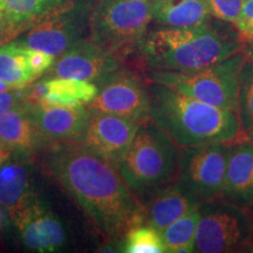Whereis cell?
I'll list each match as a JSON object with an SVG mask.
<instances>
[{
  "label": "cell",
  "mask_w": 253,
  "mask_h": 253,
  "mask_svg": "<svg viewBox=\"0 0 253 253\" xmlns=\"http://www.w3.org/2000/svg\"><path fill=\"white\" fill-rule=\"evenodd\" d=\"M42 166L107 242L120 244L131 227L143 224V204L118 168L81 142L49 148Z\"/></svg>",
  "instance_id": "6da1fadb"
},
{
  "label": "cell",
  "mask_w": 253,
  "mask_h": 253,
  "mask_svg": "<svg viewBox=\"0 0 253 253\" xmlns=\"http://www.w3.org/2000/svg\"><path fill=\"white\" fill-rule=\"evenodd\" d=\"M244 48L233 25L212 18L191 27L158 26L148 32L137 52L143 72H194L220 62Z\"/></svg>",
  "instance_id": "7a4b0ae2"
},
{
  "label": "cell",
  "mask_w": 253,
  "mask_h": 253,
  "mask_svg": "<svg viewBox=\"0 0 253 253\" xmlns=\"http://www.w3.org/2000/svg\"><path fill=\"white\" fill-rule=\"evenodd\" d=\"M150 121L181 149L245 138L238 114L149 82Z\"/></svg>",
  "instance_id": "3957f363"
},
{
  "label": "cell",
  "mask_w": 253,
  "mask_h": 253,
  "mask_svg": "<svg viewBox=\"0 0 253 253\" xmlns=\"http://www.w3.org/2000/svg\"><path fill=\"white\" fill-rule=\"evenodd\" d=\"M179 157L181 148L149 121L140 126L118 170L144 204L160 190L176 182Z\"/></svg>",
  "instance_id": "277c9868"
},
{
  "label": "cell",
  "mask_w": 253,
  "mask_h": 253,
  "mask_svg": "<svg viewBox=\"0 0 253 253\" xmlns=\"http://www.w3.org/2000/svg\"><path fill=\"white\" fill-rule=\"evenodd\" d=\"M153 23L148 0H94L89 39L120 61L137 54Z\"/></svg>",
  "instance_id": "5b68a950"
},
{
  "label": "cell",
  "mask_w": 253,
  "mask_h": 253,
  "mask_svg": "<svg viewBox=\"0 0 253 253\" xmlns=\"http://www.w3.org/2000/svg\"><path fill=\"white\" fill-rule=\"evenodd\" d=\"M244 50L194 72H145L149 82L163 84L211 106L238 112L239 75Z\"/></svg>",
  "instance_id": "8992f818"
},
{
  "label": "cell",
  "mask_w": 253,
  "mask_h": 253,
  "mask_svg": "<svg viewBox=\"0 0 253 253\" xmlns=\"http://www.w3.org/2000/svg\"><path fill=\"white\" fill-rule=\"evenodd\" d=\"M199 213L194 252H246L253 231L245 208L219 198L202 203Z\"/></svg>",
  "instance_id": "52a82bcc"
},
{
  "label": "cell",
  "mask_w": 253,
  "mask_h": 253,
  "mask_svg": "<svg viewBox=\"0 0 253 253\" xmlns=\"http://www.w3.org/2000/svg\"><path fill=\"white\" fill-rule=\"evenodd\" d=\"M229 143L181 149L176 182L201 203L219 199L225 185Z\"/></svg>",
  "instance_id": "ba28073f"
},
{
  "label": "cell",
  "mask_w": 253,
  "mask_h": 253,
  "mask_svg": "<svg viewBox=\"0 0 253 253\" xmlns=\"http://www.w3.org/2000/svg\"><path fill=\"white\" fill-rule=\"evenodd\" d=\"M93 2L68 1L33 26L20 39L19 45L41 50L54 56L67 50L89 32V15Z\"/></svg>",
  "instance_id": "9c48e42d"
},
{
  "label": "cell",
  "mask_w": 253,
  "mask_h": 253,
  "mask_svg": "<svg viewBox=\"0 0 253 253\" xmlns=\"http://www.w3.org/2000/svg\"><path fill=\"white\" fill-rule=\"evenodd\" d=\"M95 84L99 91L87 104L90 112L122 116L138 125L150 121L149 84L137 73L119 67Z\"/></svg>",
  "instance_id": "30bf717a"
},
{
  "label": "cell",
  "mask_w": 253,
  "mask_h": 253,
  "mask_svg": "<svg viewBox=\"0 0 253 253\" xmlns=\"http://www.w3.org/2000/svg\"><path fill=\"white\" fill-rule=\"evenodd\" d=\"M141 125L113 114L90 112L81 143L118 168L128 153Z\"/></svg>",
  "instance_id": "8fae6325"
},
{
  "label": "cell",
  "mask_w": 253,
  "mask_h": 253,
  "mask_svg": "<svg viewBox=\"0 0 253 253\" xmlns=\"http://www.w3.org/2000/svg\"><path fill=\"white\" fill-rule=\"evenodd\" d=\"M27 109L41 145L53 148L80 143L86 132L90 110L88 107L32 106Z\"/></svg>",
  "instance_id": "7c38bea8"
},
{
  "label": "cell",
  "mask_w": 253,
  "mask_h": 253,
  "mask_svg": "<svg viewBox=\"0 0 253 253\" xmlns=\"http://www.w3.org/2000/svg\"><path fill=\"white\" fill-rule=\"evenodd\" d=\"M120 62V60L103 50L88 37L77 41L56 56L46 77L96 82L118 69Z\"/></svg>",
  "instance_id": "4fadbf2b"
},
{
  "label": "cell",
  "mask_w": 253,
  "mask_h": 253,
  "mask_svg": "<svg viewBox=\"0 0 253 253\" xmlns=\"http://www.w3.org/2000/svg\"><path fill=\"white\" fill-rule=\"evenodd\" d=\"M25 246L37 252H54L65 243V229L42 202L24 208L12 217Z\"/></svg>",
  "instance_id": "5bb4252c"
},
{
  "label": "cell",
  "mask_w": 253,
  "mask_h": 253,
  "mask_svg": "<svg viewBox=\"0 0 253 253\" xmlns=\"http://www.w3.org/2000/svg\"><path fill=\"white\" fill-rule=\"evenodd\" d=\"M221 198L240 208L253 204V144L243 140L229 143V158Z\"/></svg>",
  "instance_id": "9a60e30c"
},
{
  "label": "cell",
  "mask_w": 253,
  "mask_h": 253,
  "mask_svg": "<svg viewBox=\"0 0 253 253\" xmlns=\"http://www.w3.org/2000/svg\"><path fill=\"white\" fill-rule=\"evenodd\" d=\"M201 202L183 189L177 182L155 194L144 207L143 224L162 232L179 218L199 210Z\"/></svg>",
  "instance_id": "2e32d148"
},
{
  "label": "cell",
  "mask_w": 253,
  "mask_h": 253,
  "mask_svg": "<svg viewBox=\"0 0 253 253\" xmlns=\"http://www.w3.org/2000/svg\"><path fill=\"white\" fill-rule=\"evenodd\" d=\"M37 199L26 167L18 161H5L0 166V204L11 218Z\"/></svg>",
  "instance_id": "e0dca14e"
},
{
  "label": "cell",
  "mask_w": 253,
  "mask_h": 253,
  "mask_svg": "<svg viewBox=\"0 0 253 253\" xmlns=\"http://www.w3.org/2000/svg\"><path fill=\"white\" fill-rule=\"evenodd\" d=\"M205 0H155L153 23L166 27H191L212 19Z\"/></svg>",
  "instance_id": "ac0fdd59"
},
{
  "label": "cell",
  "mask_w": 253,
  "mask_h": 253,
  "mask_svg": "<svg viewBox=\"0 0 253 253\" xmlns=\"http://www.w3.org/2000/svg\"><path fill=\"white\" fill-rule=\"evenodd\" d=\"M0 144L21 154H30L39 145L27 103L0 115Z\"/></svg>",
  "instance_id": "d6986e66"
},
{
  "label": "cell",
  "mask_w": 253,
  "mask_h": 253,
  "mask_svg": "<svg viewBox=\"0 0 253 253\" xmlns=\"http://www.w3.org/2000/svg\"><path fill=\"white\" fill-rule=\"evenodd\" d=\"M48 78V93L42 106L81 107L87 106L97 95L95 82L77 79Z\"/></svg>",
  "instance_id": "ffe728a7"
},
{
  "label": "cell",
  "mask_w": 253,
  "mask_h": 253,
  "mask_svg": "<svg viewBox=\"0 0 253 253\" xmlns=\"http://www.w3.org/2000/svg\"><path fill=\"white\" fill-rule=\"evenodd\" d=\"M69 0H0V9L12 24L26 31Z\"/></svg>",
  "instance_id": "44dd1931"
},
{
  "label": "cell",
  "mask_w": 253,
  "mask_h": 253,
  "mask_svg": "<svg viewBox=\"0 0 253 253\" xmlns=\"http://www.w3.org/2000/svg\"><path fill=\"white\" fill-rule=\"evenodd\" d=\"M0 80L25 89L37 80L26 58V47L15 41L0 47Z\"/></svg>",
  "instance_id": "7402d4cb"
},
{
  "label": "cell",
  "mask_w": 253,
  "mask_h": 253,
  "mask_svg": "<svg viewBox=\"0 0 253 253\" xmlns=\"http://www.w3.org/2000/svg\"><path fill=\"white\" fill-rule=\"evenodd\" d=\"M199 210L179 218L162 232L163 244L166 252L170 253H190L194 252L196 229L199 220Z\"/></svg>",
  "instance_id": "603a6c76"
},
{
  "label": "cell",
  "mask_w": 253,
  "mask_h": 253,
  "mask_svg": "<svg viewBox=\"0 0 253 253\" xmlns=\"http://www.w3.org/2000/svg\"><path fill=\"white\" fill-rule=\"evenodd\" d=\"M120 251L126 253H163L166 246L163 244L161 233L153 226L140 224L131 227L120 243Z\"/></svg>",
  "instance_id": "cb8c5ba5"
},
{
  "label": "cell",
  "mask_w": 253,
  "mask_h": 253,
  "mask_svg": "<svg viewBox=\"0 0 253 253\" xmlns=\"http://www.w3.org/2000/svg\"><path fill=\"white\" fill-rule=\"evenodd\" d=\"M238 118L243 136L253 128V60L245 55L239 75Z\"/></svg>",
  "instance_id": "d4e9b609"
},
{
  "label": "cell",
  "mask_w": 253,
  "mask_h": 253,
  "mask_svg": "<svg viewBox=\"0 0 253 253\" xmlns=\"http://www.w3.org/2000/svg\"><path fill=\"white\" fill-rule=\"evenodd\" d=\"M213 18L235 26L245 0H205Z\"/></svg>",
  "instance_id": "484cf974"
},
{
  "label": "cell",
  "mask_w": 253,
  "mask_h": 253,
  "mask_svg": "<svg viewBox=\"0 0 253 253\" xmlns=\"http://www.w3.org/2000/svg\"><path fill=\"white\" fill-rule=\"evenodd\" d=\"M26 58L34 78L38 79L48 71L54 63L55 56L41 50L31 49L26 47Z\"/></svg>",
  "instance_id": "4316f807"
},
{
  "label": "cell",
  "mask_w": 253,
  "mask_h": 253,
  "mask_svg": "<svg viewBox=\"0 0 253 253\" xmlns=\"http://www.w3.org/2000/svg\"><path fill=\"white\" fill-rule=\"evenodd\" d=\"M235 27L243 40L253 38V0H245Z\"/></svg>",
  "instance_id": "83f0119b"
},
{
  "label": "cell",
  "mask_w": 253,
  "mask_h": 253,
  "mask_svg": "<svg viewBox=\"0 0 253 253\" xmlns=\"http://www.w3.org/2000/svg\"><path fill=\"white\" fill-rule=\"evenodd\" d=\"M25 103V89H13L0 93V115Z\"/></svg>",
  "instance_id": "f1b7e54d"
},
{
  "label": "cell",
  "mask_w": 253,
  "mask_h": 253,
  "mask_svg": "<svg viewBox=\"0 0 253 253\" xmlns=\"http://www.w3.org/2000/svg\"><path fill=\"white\" fill-rule=\"evenodd\" d=\"M20 33H23V31L12 24L0 9V47L11 42Z\"/></svg>",
  "instance_id": "f546056e"
},
{
  "label": "cell",
  "mask_w": 253,
  "mask_h": 253,
  "mask_svg": "<svg viewBox=\"0 0 253 253\" xmlns=\"http://www.w3.org/2000/svg\"><path fill=\"white\" fill-rule=\"evenodd\" d=\"M243 50H244L245 55L249 59L253 60V38L244 40V48H243Z\"/></svg>",
  "instance_id": "4dcf8cb0"
},
{
  "label": "cell",
  "mask_w": 253,
  "mask_h": 253,
  "mask_svg": "<svg viewBox=\"0 0 253 253\" xmlns=\"http://www.w3.org/2000/svg\"><path fill=\"white\" fill-rule=\"evenodd\" d=\"M11 150H8L7 148H5L4 145L0 144V166L5 162V161L8 160V157L11 156Z\"/></svg>",
  "instance_id": "1f68e13d"
},
{
  "label": "cell",
  "mask_w": 253,
  "mask_h": 253,
  "mask_svg": "<svg viewBox=\"0 0 253 253\" xmlns=\"http://www.w3.org/2000/svg\"><path fill=\"white\" fill-rule=\"evenodd\" d=\"M17 89V88L12 86V84H7V82L0 80V93H4V91H9V90H13Z\"/></svg>",
  "instance_id": "d6a6232c"
},
{
  "label": "cell",
  "mask_w": 253,
  "mask_h": 253,
  "mask_svg": "<svg viewBox=\"0 0 253 253\" xmlns=\"http://www.w3.org/2000/svg\"><path fill=\"white\" fill-rule=\"evenodd\" d=\"M246 211H248V214L250 217V220H251V225H252V231H253V204L250 205V207L245 208Z\"/></svg>",
  "instance_id": "836d02e7"
},
{
  "label": "cell",
  "mask_w": 253,
  "mask_h": 253,
  "mask_svg": "<svg viewBox=\"0 0 253 253\" xmlns=\"http://www.w3.org/2000/svg\"><path fill=\"white\" fill-rule=\"evenodd\" d=\"M245 138H246V140H248V141L251 142V143L253 144V128L248 132V134L245 135Z\"/></svg>",
  "instance_id": "e575fe53"
},
{
  "label": "cell",
  "mask_w": 253,
  "mask_h": 253,
  "mask_svg": "<svg viewBox=\"0 0 253 253\" xmlns=\"http://www.w3.org/2000/svg\"><path fill=\"white\" fill-rule=\"evenodd\" d=\"M246 252H253V238L251 239V242H250L248 249H246Z\"/></svg>",
  "instance_id": "d590c367"
},
{
  "label": "cell",
  "mask_w": 253,
  "mask_h": 253,
  "mask_svg": "<svg viewBox=\"0 0 253 253\" xmlns=\"http://www.w3.org/2000/svg\"><path fill=\"white\" fill-rule=\"evenodd\" d=\"M0 221H1V211H0Z\"/></svg>",
  "instance_id": "8d00e7d4"
},
{
  "label": "cell",
  "mask_w": 253,
  "mask_h": 253,
  "mask_svg": "<svg viewBox=\"0 0 253 253\" xmlns=\"http://www.w3.org/2000/svg\"><path fill=\"white\" fill-rule=\"evenodd\" d=\"M148 1H151V2H154V1H155V0H148Z\"/></svg>",
  "instance_id": "74e56055"
}]
</instances>
